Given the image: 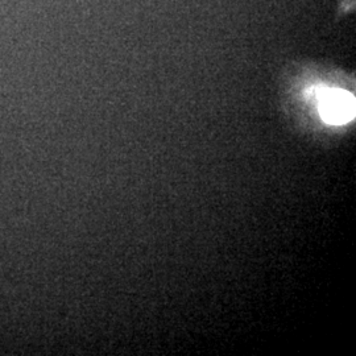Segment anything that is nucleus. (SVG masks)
<instances>
[{"label": "nucleus", "instance_id": "obj_1", "mask_svg": "<svg viewBox=\"0 0 356 356\" xmlns=\"http://www.w3.org/2000/svg\"><path fill=\"white\" fill-rule=\"evenodd\" d=\"M319 114L334 126H341L355 118V97L344 90L323 89L318 95Z\"/></svg>", "mask_w": 356, "mask_h": 356}]
</instances>
